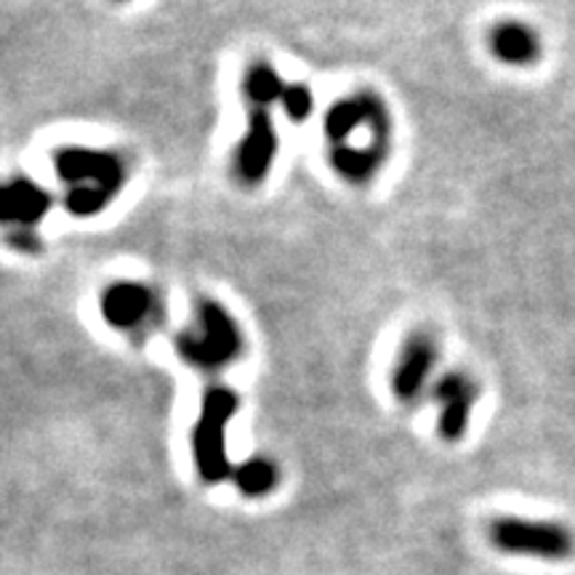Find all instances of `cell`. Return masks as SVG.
<instances>
[{"instance_id": "6da1fadb", "label": "cell", "mask_w": 575, "mask_h": 575, "mask_svg": "<svg viewBox=\"0 0 575 575\" xmlns=\"http://www.w3.org/2000/svg\"><path fill=\"white\" fill-rule=\"evenodd\" d=\"M235 413H238V394L229 392L227 387L208 389L200 419L192 432V453L206 482H221L232 471L227 458V421Z\"/></svg>"}, {"instance_id": "7a4b0ae2", "label": "cell", "mask_w": 575, "mask_h": 575, "mask_svg": "<svg viewBox=\"0 0 575 575\" xmlns=\"http://www.w3.org/2000/svg\"><path fill=\"white\" fill-rule=\"evenodd\" d=\"M178 349L192 366H229L240 351V330L219 304L206 302L197 310V328L178 338Z\"/></svg>"}, {"instance_id": "3957f363", "label": "cell", "mask_w": 575, "mask_h": 575, "mask_svg": "<svg viewBox=\"0 0 575 575\" xmlns=\"http://www.w3.org/2000/svg\"><path fill=\"white\" fill-rule=\"evenodd\" d=\"M490 539L503 552L541 560H565L573 552L571 530L557 525V522L501 517L490 528Z\"/></svg>"}, {"instance_id": "277c9868", "label": "cell", "mask_w": 575, "mask_h": 575, "mask_svg": "<svg viewBox=\"0 0 575 575\" xmlns=\"http://www.w3.org/2000/svg\"><path fill=\"white\" fill-rule=\"evenodd\" d=\"M118 171L115 160L99 152H64L59 158V174L69 182H78L69 195V208L78 216H91L99 210L110 197L112 184L120 178Z\"/></svg>"}, {"instance_id": "5b68a950", "label": "cell", "mask_w": 575, "mask_h": 575, "mask_svg": "<svg viewBox=\"0 0 575 575\" xmlns=\"http://www.w3.org/2000/svg\"><path fill=\"white\" fill-rule=\"evenodd\" d=\"M274 155H278V133H274L272 118L264 107H253L251 123L235 155V171H238L240 182L259 184L270 174Z\"/></svg>"}, {"instance_id": "8992f818", "label": "cell", "mask_w": 575, "mask_h": 575, "mask_svg": "<svg viewBox=\"0 0 575 575\" xmlns=\"http://www.w3.org/2000/svg\"><path fill=\"white\" fill-rule=\"evenodd\" d=\"M434 360H437V349H434L430 336L413 334L405 338L392 373V389L402 402L415 400L424 392V383L430 381Z\"/></svg>"}, {"instance_id": "52a82bcc", "label": "cell", "mask_w": 575, "mask_h": 575, "mask_svg": "<svg viewBox=\"0 0 575 575\" xmlns=\"http://www.w3.org/2000/svg\"><path fill=\"white\" fill-rule=\"evenodd\" d=\"M434 398L440 402V434L445 440H462L475 411L477 387L464 373H447L437 383Z\"/></svg>"}, {"instance_id": "ba28073f", "label": "cell", "mask_w": 575, "mask_h": 575, "mask_svg": "<svg viewBox=\"0 0 575 575\" xmlns=\"http://www.w3.org/2000/svg\"><path fill=\"white\" fill-rule=\"evenodd\" d=\"M155 299L147 288L137 283H118L101 296V315L115 328H137L152 315Z\"/></svg>"}, {"instance_id": "9c48e42d", "label": "cell", "mask_w": 575, "mask_h": 575, "mask_svg": "<svg viewBox=\"0 0 575 575\" xmlns=\"http://www.w3.org/2000/svg\"><path fill=\"white\" fill-rule=\"evenodd\" d=\"M490 51L496 59L514 67H530L541 56V37L522 22H501L490 32Z\"/></svg>"}, {"instance_id": "30bf717a", "label": "cell", "mask_w": 575, "mask_h": 575, "mask_svg": "<svg viewBox=\"0 0 575 575\" xmlns=\"http://www.w3.org/2000/svg\"><path fill=\"white\" fill-rule=\"evenodd\" d=\"M283 91H285L283 80L278 78V73H274L270 64L259 62L248 69L246 94L253 107H270L272 101L283 99Z\"/></svg>"}, {"instance_id": "8fae6325", "label": "cell", "mask_w": 575, "mask_h": 575, "mask_svg": "<svg viewBox=\"0 0 575 575\" xmlns=\"http://www.w3.org/2000/svg\"><path fill=\"white\" fill-rule=\"evenodd\" d=\"M235 482H238L240 493L267 496L278 485V469L264 458H253V462L235 469Z\"/></svg>"}, {"instance_id": "7c38bea8", "label": "cell", "mask_w": 575, "mask_h": 575, "mask_svg": "<svg viewBox=\"0 0 575 575\" xmlns=\"http://www.w3.org/2000/svg\"><path fill=\"white\" fill-rule=\"evenodd\" d=\"M283 107H285V115L291 120H304L306 115L312 112V94L310 88L302 86V83H291V86H285L283 91Z\"/></svg>"}]
</instances>
